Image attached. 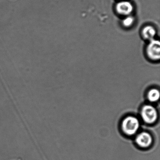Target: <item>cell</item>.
<instances>
[{"instance_id": "1", "label": "cell", "mask_w": 160, "mask_h": 160, "mask_svg": "<svg viewBox=\"0 0 160 160\" xmlns=\"http://www.w3.org/2000/svg\"><path fill=\"white\" fill-rule=\"evenodd\" d=\"M140 127L139 120L134 116H128L123 119L122 122V132L128 136L135 134Z\"/></svg>"}, {"instance_id": "4", "label": "cell", "mask_w": 160, "mask_h": 160, "mask_svg": "<svg viewBox=\"0 0 160 160\" xmlns=\"http://www.w3.org/2000/svg\"><path fill=\"white\" fill-rule=\"evenodd\" d=\"M134 8L132 3L127 0H121L118 2L115 6L117 13L124 17L132 15L133 12Z\"/></svg>"}, {"instance_id": "8", "label": "cell", "mask_w": 160, "mask_h": 160, "mask_svg": "<svg viewBox=\"0 0 160 160\" xmlns=\"http://www.w3.org/2000/svg\"><path fill=\"white\" fill-rule=\"evenodd\" d=\"M135 22V18L133 16L131 15L124 17L122 21V24L125 28H130L132 27Z\"/></svg>"}, {"instance_id": "3", "label": "cell", "mask_w": 160, "mask_h": 160, "mask_svg": "<svg viewBox=\"0 0 160 160\" xmlns=\"http://www.w3.org/2000/svg\"><path fill=\"white\" fill-rule=\"evenodd\" d=\"M146 51L147 56L152 61L159 60L160 58V41L155 39L149 41Z\"/></svg>"}, {"instance_id": "5", "label": "cell", "mask_w": 160, "mask_h": 160, "mask_svg": "<svg viewBox=\"0 0 160 160\" xmlns=\"http://www.w3.org/2000/svg\"><path fill=\"white\" fill-rule=\"evenodd\" d=\"M135 142L138 146L142 148L149 147L152 144V136L149 133L143 132L139 133L135 138Z\"/></svg>"}, {"instance_id": "2", "label": "cell", "mask_w": 160, "mask_h": 160, "mask_svg": "<svg viewBox=\"0 0 160 160\" xmlns=\"http://www.w3.org/2000/svg\"><path fill=\"white\" fill-rule=\"evenodd\" d=\"M140 116L142 120L147 124L154 123L158 117L157 109L154 106L149 104L145 105L142 107Z\"/></svg>"}, {"instance_id": "6", "label": "cell", "mask_w": 160, "mask_h": 160, "mask_svg": "<svg viewBox=\"0 0 160 160\" xmlns=\"http://www.w3.org/2000/svg\"><path fill=\"white\" fill-rule=\"evenodd\" d=\"M157 34L156 29L153 26L151 25H147L142 29L141 34L142 37L148 41L155 39Z\"/></svg>"}, {"instance_id": "7", "label": "cell", "mask_w": 160, "mask_h": 160, "mask_svg": "<svg viewBox=\"0 0 160 160\" xmlns=\"http://www.w3.org/2000/svg\"><path fill=\"white\" fill-rule=\"evenodd\" d=\"M160 93L159 90L152 88L150 90L147 94L148 100L151 102H155L160 99Z\"/></svg>"}]
</instances>
